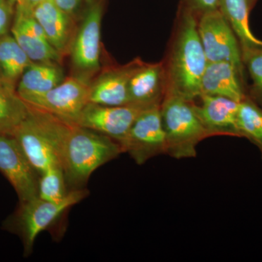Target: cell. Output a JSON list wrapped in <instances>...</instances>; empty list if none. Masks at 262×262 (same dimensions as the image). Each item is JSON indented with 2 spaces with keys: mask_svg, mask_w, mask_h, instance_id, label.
<instances>
[{
  "mask_svg": "<svg viewBox=\"0 0 262 262\" xmlns=\"http://www.w3.org/2000/svg\"><path fill=\"white\" fill-rule=\"evenodd\" d=\"M0 84H3V82H2V81H1V79H0Z\"/></svg>",
  "mask_w": 262,
  "mask_h": 262,
  "instance_id": "32",
  "label": "cell"
},
{
  "mask_svg": "<svg viewBox=\"0 0 262 262\" xmlns=\"http://www.w3.org/2000/svg\"><path fill=\"white\" fill-rule=\"evenodd\" d=\"M57 63L34 62L24 72L17 84L19 97L43 94L61 83L64 80V74Z\"/></svg>",
  "mask_w": 262,
  "mask_h": 262,
  "instance_id": "18",
  "label": "cell"
},
{
  "mask_svg": "<svg viewBox=\"0 0 262 262\" xmlns=\"http://www.w3.org/2000/svg\"><path fill=\"white\" fill-rule=\"evenodd\" d=\"M29 108L16 91L0 84V134L13 135L28 116Z\"/></svg>",
  "mask_w": 262,
  "mask_h": 262,
  "instance_id": "21",
  "label": "cell"
},
{
  "mask_svg": "<svg viewBox=\"0 0 262 262\" xmlns=\"http://www.w3.org/2000/svg\"><path fill=\"white\" fill-rule=\"evenodd\" d=\"M166 155L177 160L196 156V146L209 137L194 107V101L167 93L160 106Z\"/></svg>",
  "mask_w": 262,
  "mask_h": 262,
  "instance_id": "3",
  "label": "cell"
},
{
  "mask_svg": "<svg viewBox=\"0 0 262 262\" xmlns=\"http://www.w3.org/2000/svg\"><path fill=\"white\" fill-rule=\"evenodd\" d=\"M237 125L241 137L257 146L262 158V108L251 98H245L239 104Z\"/></svg>",
  "mask_w": 262,
  "mask_h": 262,
  "instance_id": "22",
  "label": "cell"
},
{
  "mask_svg": "<svg viewBox=\"0 0 262 262\" xmlns=\"http://www.w3.org/2000/svg\"><path fill=\"white\" fill-rule=\"evenodd\" d=\"M14 11L15 8L9 0H0V37L9 33Z\"/></svg>",
  "mask_w": 262,
  "mask_h": 262,
  "instance_id": "25",
  "label": "cell"
},
{
  "mask_svg": "<svg viewBox=\"0 0 262 262\" xmlns=\"http://www.w3.org/2000/svg\"><path fill=\"white\" fill-rule=\"evenodd\" d=\"M0 172L14 188L19 203L38 196L39 174L13 136L0 134Z\"/></svg>",
  "mask_w": 262,
  "mask_h": 262,
  "instance_id": "9",
  "label": "cell"
},
{
  "mask_svg": "<svg viewBox=\"0 0 262 262\" xmlns=\"http://www.w3.org/2000/svg\"><path fill=\"white\" fill-rule=\"evenodd\" d=\"M56 5L66 13L70 15H73L82 0H54Z\"/></svg>",
  "mask_w": 262,
  "mask_h": 262,
  "instance_id": "27",
  "label": "cell"
},
{
  "mask_svg": "<svg viewBox=\"0 0 262 262\" xmlns=\"http://www.w3.org/2000/svg\"><path fill=\"white\" fill-rule=\"evenodd\" d=\"M208 63L198 33L195 12L188 7L179 20L168 62L164 63L167 93L194 101L201 96L202 77Z\"/></svg>",
  "mask_w": 262,
  "mask_h": 262,
  "instance_id": "2",
  "label": "cell"
},
{
  "mask_svg": "<svg viewBox=\"0 0 262 262\" xmlns=\"http://www.w3.org/2000/svg\"><path fill=\"white\" fill-rule=\"evenodd\" d=\"M250 6L249 0H221L219 8L234 31L241 50L262 47V41L255 37L250 29Z\"/></svg>",
  "mask_w": 262,
  "mask_h": 262,
  "instance_id": "20",
  "label": "cell"
},
{
  "mask_svg": "<svg viewBox=\"0 0 262 262\" xmlns=\"http://www.w3.org/2000/svg\"><path fill=\"white\" fill-rule=\"evenodd\" d=\"M167 93V77L164 63L139 61L128 83V104L141 110L161 106Z\"/></svg>",
  "mask_w": 262,
  "mask_h": 262,
  "instance_id": "12",
  "label": "cell"
},
{
  "mask_svg": "<svg viewBox=\"0 0 262 262\" xmlns=\"http://www.w3.org/2000/svg\"><path fill=\"white\" fill-rule=\"evenodd\" d=\"M86 3L87 9L72 41L71 55L72 63L77 72L76 77L89 82L100 67L101 27L104 0H91Z\"/></svg>",
  "mask_w": 262,
  "mask_h": 262,
  "instance_id": "5",
  "label": "cell"
},
{
  "mask_svg": "<svg viewBox=\"0 0 262 262\" xmlns=\"http://www.w3.org/2000/svg\"><path fill=\"white\" fill-rule=\"evenodd\" d=\"M139 60L104 71L90 83V103L103 106H123L129 103V80Z\"/></svg>",
  "mask_w": 262,
  "mask_h": 262,
  "instance_id": "15",
  "label": "cell"
},
{
  "mask_svg": "<svg viewBox=\"0 0 262 262\" xmlns=\"http://www.w3.org/2000/svg\"><path fill=\"white\" fill-rule=\"evenodd\" d=\"M84 189L69 191L61 201H44L39 196L20 202L16 211L3 224L5 229L16 234L24 245V256L32 253L34 243L39 233L46 230L71 207L80 203L88 196Z\"/></svg>",
  "mask_w": 262,
  "mask_h": 262,
  "instance_id": "4",
  "label": "cell"
},
{
  "mask_svg": "<svg viewBox=\"0 0 262 262\" xmlns=\"http://www.w3.org/2000/svg\"><path fill=\"white\" fill-rule=\"evenodd\" d=\"M90 83L70 77L47 92L21 98L29 106L74 123L89 101Z\"/></svg>",
  "mask_w": 262,
  "mask_h": 262,
  "instance_id": "8",
  "label": "cell"
},
{
  "mask_svg": "<svg viewBox=\"0 0 262 262\" xmlns=\"http://www.w3.org/2000/svg\"><path fill=\"white\" fill-rule=\"evenodd\" d=\"M142 111L130 104L103 106L89 102L74 124L107 136L120 144Z\"/></svg>",
  "mask_w": 262,
  "mask_h": 262,
  "instance_id": "10",
  "label": "cell"
},
{
  "mask_svg": "<svg viewBox=\"0 0 262 262\" xmlns=\"http://www.w3.org/2000/svg\"><path fill=\"white\" fill-rule=\"evenodd\" d=\"M120 145L122 151L128 153L139 165L158 155H166L160 106L143 110Z\"/></svg>",
  "mask_w": 262,
  "mask_h": 262,
  "instance_id": "7",
  "label": "cell"
},
{
  "mask_svg": "<svg viewBox=\"0 0 262 262\" xmlns=\"http://www.w3.org/2000/svg\"><path fill=\"white\" fill-rule=\"evenodd\" d=\"M42 0H20V3H24V5H27L29 8H34L37 4H39ZM18 2V3H19Z\"/></svg>",
  "mask_w": 262,
  "mask_h": 262,
  "instance_id": "28",
  "label": "cell"
},
{
  "mask_svg": "<svg viewBox=\"0 0 262 262\" xmlns=\"http://www.w3.org/2000/svg\"><path fill=\"white\" fill-rule=\"evenodd\" d=\"M33 14L51 46L61 56L67 53L74 39L72 15L61 9L54 0H42L33 8Z\"/></svg>",
  "mask_w": 262,
  "mask_h": 262,
  "instance_id": "16",
  "label": "cell"
},
{
  "mask_svg": "<svg viewBox=\"0 0 262 262\" xmlns=\"http://www.w3.org/2000/svg\"><path fill=\"white\" fill-rule=\"evenodd\" d=\"M255 1H256V0H249L250 5L252 4V3H254Z\"/></svg>",
  "mask_w": 262,
  "mask_h": 262,
  "instance_id": "30",
  "label": "cell"
},
{
  "mask_svg": "<svg viewBox=\"0 0 262 262\" xmlns=\"http://www.w3.org/2000/svg\"><path fill=\"white\" fill-rule=\"evenodd\" d=\"M65 176L61 166L48 169L39 175L38 196L44 201H61L68 194Z\"/></svg>",
  "mask_w": 262,
  "mask_h": 262,
  "instance_id": "23",
  "label": "cell"
},
{
  "mask_svg": "<svg viewBox=\"0 0 262 262\" xmlns=\"http://www.w3.org/2000/svg\"><path fill=\"white\" fill-rule=\"evenodd\" d=\"M189 8L193 11L199 12L201 14L206 12L218 10L221 0H187Z\"/></svg>",
  "mask_w": 262,
  "mask_h": 262,
  "instance_id": "26",
  "label": "cell"
},
{
  "mask_svg": "<svg viewBox=\"0 0 262 262\" xmlns=\"http://www.w3.org/2000/svg\"><path fill=\"white\" fill-rule=\"evenodd\" d=\"M241 78L239 71L229 62H209L202 77L201 96H224L241 103L247 97Z\"/></svg>",
  "mask_w": 262,
  "mask_h": 262,
  "instance_id": "17",
  "label": "cell"
},
{
  "mask_svg": "<svg viewBox=\"0 0 262 262\" xmlns=\"http://www.w3.org/2000/svg\"><path fill=\"white\" fill-rule=\"evenodd\" d=\"M10 32L20 47L34 62L59 63L61 55L51 46L33 14L32 8L17 3Z\"/></svg>",
  "mask_w": 262,
  "mask_h": 262,
  "instance_id": "11",
  "label": "cell"
},
{
  "mask_svg": "<svg viewBox=\"0 0 262 262\" xmlns=\"http://www.w3.org/2000/svg\"><path fill=\"white\" fill-rule=\"evenodd\" d=\"M12 136L18 141L27 159L39 175L52 167L61 166L51 141L31 108L28 116Z\"/></svg>",
  "mask_w": 262,
  "mask_h": 262,
  "instance_id": "13",
  "label": "cell"
},
{
  "mask_svg": "<svg viewBox=\"0 0 262 262\" xmlns=\"http://www.w3.org/2000/svg\"><path fill=\"white\" fill-rule=\"evenodd\" d=\"M200 38L207 61H227L244 75L242 50L234 31L220 10L206 12L198 20Z\"/></svg>",
  "mask_w": 262,
  "mask_h": 262,
  "instance_id": "6",
  "label": "cell"
},
{
  "mask_svg": "<svg viewBox=\"0 0 262 262\" xmlns=\"http://www.w3.org/2000/svg\"><path fill=\"white\" fill-rule=\"evenodd\" d=\"M19 1H20V0H9L10 4L13 5V6L14 7V8H15V5H16L17 3H18Z\"/></svg>",
  "mask_w": 262,
  "mask_h": 262,
  "instance_id": "29",
  "label": "cell"
},
{
  "mask_svg": "<svg viewBox=\"0 0 262 262\" xmlns=\"http://www.w3.org/2000/svg\"><path fill=\"white\" fill-rule=\"evenodd\" d=\"M31 108L56 151L71 190L82 189L96 169L123 153L120 144L107 136Z\"/></svg>",
  "mask_w": 262,
  "mask_h": 262,
  "instance_id": "1",
  "label": "cell"
},
{
  "mask_svg": "<svg viewBox=\"0 0 262 262\" xmlns=\"http://www.w3.org/2000/svg\"><path fill=\"white\" fill-rule=\"evenodd\" d=\"M201 103L194 107L209 137L230 136L241 137L237 125L239 103L220 96L201 95Z\"/></svg>",
  "mask_w": 262,
  "mask_h": 262,
  "instance_id": "14",
  "label": "cell"
},
{
  "mask_svg": "<svg viewBox=\"0 0 262 262\" xmlns=\"http://www.w3.org/2000/svg\"><path fill=\"white\" fill-rule=\"evenodd\" d=\"M90 1H91V0H85L86 3H89Z\"/></svg>",
  "mask_w": 262,
  "mask_h": 262,
  "instance_id": "31",
  "label": "cell"
},
{
  "mask_svg": "<svg viewBox=\"0 0 262 262\" xmlns=\"http://www.w3.org/2000/svg\"><path fill=\"white\" fill-rule=\"evenodd\" d=\"M33 63L11 34L0 37V79L4 85L16 91L19 80Z\"/></svg>",
  "mask_w": 262,
  "mask_h": 262,
  "instance_id": "19",
  "label": "cell"
},
{
  "mask_svg": "<svg viewBox=\"0 0 262 262\" xmlns=\"http://www.w3.org/2000/svg\"><path fill=\"white\" fill-rule=\"evenodd\" d=\"M242 56L253 80L254 102L262 108V47L242 50Z\"/></svg>",
  "mask_w": 262,
  "mask_h": 262,
  "instance_id": "24",
  "label": "cell"
}]
</instances>
